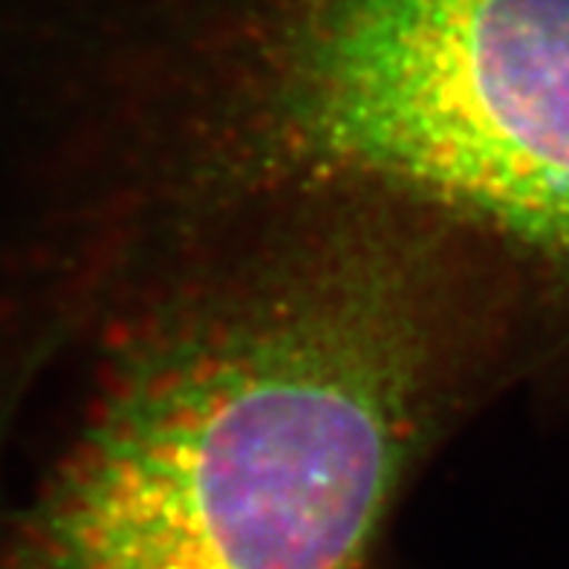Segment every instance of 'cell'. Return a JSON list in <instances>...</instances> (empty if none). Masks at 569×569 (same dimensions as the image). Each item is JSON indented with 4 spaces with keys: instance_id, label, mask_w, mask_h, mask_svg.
<instances>
[{
    "instance_id": "cell-2",
    "label": "cell",
    "mask_w": 569,
    "mask_h": 569,
    "mask_svg": "<svg viewBox=\"0 0 569 569\" xmlns=\"http://www.w3.org/2000/svg\"><path fill=\"white\" fill-rule=\"evenodd\" d=\"M318 191L483 240L569 399V0H0V231L32 258Z\"/></svg>"
},
{
    "instance_id": "cell-1",
    "label": "cell",
    "mask_w": 569,
    "mask_h": 569,
    "mask_svg": "<svg viewBox=\"0 0 569 569\" xmlns=\"http://www.w3.org/2000/svg\"><path fill=\"white\" fill-rule=\"evenodd\" d=\"M532 336L512 269L359 191L240 202L0 318V569H370Z\"/></svg>"
}]
</instances>
